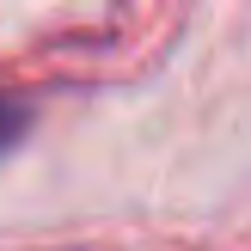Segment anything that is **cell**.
I'll list each match as a JSON object with an SVG mask.
<instances>
[{"mask_svg":"<svg viewBox=\"0 0 251 251\" xmlns=\"http://www.w3.org/2000/svg\"><path fill=\"white\" fill-rule=\"evenodd\" d=\"M25 129H31V110H25L19 98H0V153H6V147H19Z\"/></svg>","mask_w":251,"mask_h":251,"instance_id":"cell-1","label":"cell"}]
</instances>
